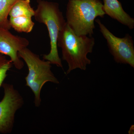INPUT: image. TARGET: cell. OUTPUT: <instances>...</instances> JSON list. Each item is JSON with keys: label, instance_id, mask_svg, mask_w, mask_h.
<instances>
[{"label": "cell", "instance_id": "6", "mask_svg": "<svg viewBox=\"0 0 134 134\" xmlns=\"http://www.w3.org/2000/svg\"><path fill=\"white\" fill-rule=\"evenodd\" d=\"M100 31L107 41L109 51L117 63L128 64L134 68V47L132 37L129 34L122 38L117 37L108 30L99 19L95 20Z\"/></svg>", "mask_w": 134, "mask_h": 134}, {"label": "cell", "instance_id": "9", "mask_svg": "<svg viewBox=\"0 0 134 134\" xmlns=\"http://www.w3.org/2000/svg\"><path fill=\"white\" fill-rule=\"evenodd\" d=\"M35 14V10L31 6L30 0H20L13 6L9 16L10 17L25 16L32 18Z\"/></svg>", "mask_w": 134, "mask_h": 134}, {"label": "cell", "instance_id": "3", "mask_svg": "<svg viewBox=\"0 0 134 134\" xmlns=\"http://www.w3.org/2000/svg\"><path fill=\"white\" fill-rule=\"evenodd\" d=\"M37 3L34 16L36 21L46 26L50 39V52L43 55V59L63 68L57 43L59 34L65 26L66 21L58 3L44 0H38Z\"/></svg>", "mask_w": 134, "mask_h": 134}, {"label": "cell", "instance_id": "7", "mask_svg": "<svg viewBox=\"0 0 134 134\" xmlns=\"http://www.w3.org/2000/svg\"><path fill=\"white\" fill-rule=\"evenodd\" d=\"M29 44L27 39L15 36L9 30L0 27V53L9 57L16 69L21 70L24 66L23 62L18 56V52Z\"/></svg>", "mask_w": 134, "mask_h": 134}, {"label": "cell", "instance_id": "10", "mask_svg": "<svg viewBox=\"0 0 134 134\" xmlns=\"http://www.w3.org/2000/svg\"><path fill=\"white\" fill-rule=\"evenodd\" d=\"M11 27L16 31L19 32H31L33 29L34 23L31 18L25 16H18L10 17L9 19Z\"/></svg>", "mask_w": 134, "mask_h": 134}, {"label": "cell", "instance_id": "8", "mask_svg": "<svg viewBox=\"0 0 134 134\" xmlns=\"http://www.w3.org/2000/svg\"><path fill=\"white\" fill-rule=\"evenodd\" d=\"M103 9L106 14L130 29L134 27V19L124 11L118 0H103Z\"/></svg>", "mask_w": 134, "mask_h": 134}, {"label": "cell", "instance_id": "1", "mask_svg": "<svg viewBox=\"0 0 134 134\" xmlns=\"http://www.w3.org/2000/svg\"><path fill=\"white\" fill-rule=\"evenodd\" d=\"M95 43L92 37L77 35L66 22L59 34L57 43L62 49V59L68 65L66 74L76 69L86 70L91 63L87 55L92 52Z\"/></svg>", "mask_w": 134, "mask_h": 134}, {"label": "cell", "instance_id": "11", "mask_svg": "<svg viewBox=\"0 0 134 134\" xmlns=\"http://www.w3.org/2000/svg\"><path fill=\"white\" fill-rule=\"evenodd\" d=\"M20 0H0V27L9 30L11 27L8 16L13 6Z\"/></svg>", "mask_w": 134, "mask_h": 134}, {"label": "cell", "instance_id": "5", "mask_svg": "<svg viewBox=\"0 0 134 134\" xmlns=\"http://www.w3.org/2000/svg\"><path fill=\"white\" fill-rule=\"evenodd\" d=\"M4 96L0 101V133L10 134L14 125L17 111L24 104V100L19 91L10 84L3 83Z\"/></svg>", "mask_w": 134, "mask_h": 134}, {"label": "cell", "instance_id": "13", "mask_svg": "<svg viewBox=\"0 0 134 134\" xmlns=\"http://www.w3.org/2000/svg\"><path fill=\"white\" fill-rule=\"evenodd\" d=\"M133 130L134 131V126H132L131 127L130 129V130L129 131V134H133Z\"/></svg>", "mask_w": 134, "mask_h": 134}, {"label": "cell", "instance_id": "2", "mask_svg": "<svg viewBox=\"0 0 134 134\" xmlns=\"http://www.w3.org/2000/svg\"><path fill=\"white\" fill-rule=\"evenodd\" d=\"M99 0H69L67 4V24L77 36L91 37L95 29L94 20L105 14Z\"/></svg>", "mask_w": 134, "mask_h": 134}, {"label": "cell", "instance_id": "4", "mask_svg": "<svg viewBox=\"0 0 134 134\" xmlns=\"http://www.w3.org/2000/svg\"><path fill=\"white\" fill-rule=\"evenodd\" d=\"M18 56L26 63L29 73L25 77L26 86L31 90L34 95V103L36 107L41 105V92L44 85L48 82L59 83L51 70V63L46 60H42L37 54L27 47L18 53Z\"/></svg>", "mask_w": 134, "mask_h": 134}, {"label": "cell", "instance_id": "12", "mask_svg": "<svg viewBox=\"0 0 134 134\" xmlns=\"http://www.w3.org/2000/svg\"><path fill=\"white\" fill-rule=\"evenodd\" d=\"M12 63L5 55L0 53V87L2 86L4 80L7 76L8 71L12 68Z\"/></svg>", "mask_w": 134, "mask_h": 134}]
</instances>
